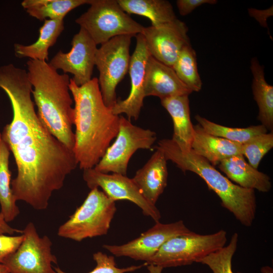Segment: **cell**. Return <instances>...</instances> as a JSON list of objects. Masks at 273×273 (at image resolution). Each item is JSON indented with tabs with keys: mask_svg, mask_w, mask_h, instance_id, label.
I'll return each instance as SVG.
<instances>
[{
	"mask_svg": "<svg viewBox=\"0 0 273 273\" xmlns=\"http://www.w3.org/2000/svg\"><path fill=\"white\" fill-rule=\"evenodd\" d=\"M0 88L8 96L13 111L12 121L1 132L17 166V175L11 181L13 194L16 201L36 210H45L53 193L63 187L78 163L73 151L40 120L26 70L13 64L1 66Z\"/></svg>",
	"mask_w": 273,
	"mask_h": 273,
	"instance_id": "obj_1",
	"label": "cell"
},
{
	"mask_svg": "<svg viewBox=\"0 0 273 273\" xmlns=\"http://www.w3.org/2000/svg\"><path fill=\"white\" fill-rule=\"evenodd\" d=\"M69 87L74 101L73 152L81 169L93 168L116 138L120 115L105 105L97 78L81 86L70 78Z\"/></svg>",
	"mask_w": 273,
	"mask_h": 273,
	"instance_id": "obj_2",
	"label": "cell"
},
{
	"mask_svg": "<svg viewBox=\"0 0 273 273\" xmlns=\"http://www.w3.org/2000/svg\"><path fill=\"white\" fill-rule=\"evenodd\" d=\"M26 65L40 120L55 137L73 151L74 111L69 75L59 74L46 61L29 59Z\"/></svg>",
	"mask_w": 273,
	"mask_h": 273,
	"instance_id": "obj_3",
	"label": "cell"
},
{
	"mask_svg": "<svg viewBox=\"0 0 273 273\" xmlns=\"http://www.w3.org/2000/svg\"><path fill=\"white\" fill-rule=\"evenodd\" d=\"M184 172L190 171L202 178L209 189L221 200L222 206L232 213L245 226H251L255 217L256 199L255 191L233 183L203 157L192 150L181 151L171 139H162L156 147Z\"/></svg>",
	"mask_w": 273,
	"mask_h": 273,
	"instance_id": "obj_4",
	"label": "cell"
},
{
	"mask_svg": "<svg viewBox=\"0 0 273 273\" xmlns=\"http://www.w3.org/2000/svg\"><path fill=\"white\" fill-rule=\"evenodd\" d=\"M116 209L115 201L98 188H94L82 204L60 225L57 234L77 242L105 235Z\"/></svg>",
	"mask_w": 273,
	"mask_h": 273,
	"instance_id": "obj_5",
	"label": "cell"
},
{
	"mask_svg": "<svg viewBox=\"0 0 273 273\" xmlns=\"http://www.w3.org/2000/svg\"><path fill=\"white\" fill-rule=\"evenodd\" d=\"M88 10L75 22L90 36L97 45L115 36L142 33L144 26L134 20L117 0H90Z\"/></svg>",
	"mask_w": 273,
	"mask_h": 273,
	"instance_id": "obj_6",
	"label": "cell"
},
{
	"mask_svg": "<svg viewBox=\"0 0 273 273\" xmlns=\"http://www.w3.org/2000/svg\"><path fill=\"white\" fill-rule=\"evenodd\" d=\"M227 241L226 231L201 235L191 231L172 237L164 243L147 263L162 267L187 265L222 248Z\"/></svg>",
	"mask_w": 273,
	"mask_h": 273,
	"instance_id": "obj_7",
	"label": "cell"
},
{
	"mask_svg": "<svg viewBox=\"0 0 273 273\" xmlns=\"http://www.w3.org/2000/svg\"><path fill=\"white\" fill-rule=\"evenodd\" d=\"M129 35L112 38L98 48L95 65L99 72L98 82L105 105L112 108L116 103V88L129 69L130 60Z\"/></svg>",
	"mask_w": 273,
	"mask_h": 273,
	"instance_id": "obj_8",
	"label": "cell"
},
{
	"mask_svg": "<svg viewBox=\"0 0 273 273\" xmlns=\"http://www.w3.org/2000/svg\"><path fill=\"white\" fill-rule=\"evenodd\" d=\"M115 139L94 169L104 173L126 175L133 154L139 149H150L157 136L155 132L136 126L129 119L120 116L119 130Z\"/></svg>",
	"mask_w": 273,
	"mask_h": 273,
	"instance_id": "obj_9",
	"label": "cell"
},
{
	"mask_svg": "<svg viewBox=\"0 0 273 273\" xmlns=\"http://www.w3.org/2000/svg\"><path fill=\"white\" fill-rule=\"evenodd\" d=\"M22 234L18 248L3 262L10 273H56L53 263H57V258L52 253L50 238L40 237L32 222L27 224Z\"/></svg>",
	"mask_w": 273,
	"mask_h": 273,
	"instance_id": "obj_10",
	"label": "cell"
},
{
	"mask_svg": "<svg viewBox=\"0 0 273 273\" xmlns=\"http://www.w3.org/2000/svg\"><path fill=\"white\" fill-rule=\"evenodd\" d=\"M83 171V179L90 190L100 188L115 202L128 200L139 207L144 215L150 216L155 222L159 221L161 217L159 210L144 197L132 178L118 173H102L94 168Z\"/></svg>",
	"mask_w": 273,
	"mask_h": 273,
	"instance_id": "obj_11",
	"label": "cell"
},
{
	"mask_svg": "<svg viewBox=\"0 0 273 273\" xmlns=\"http://www.w3.org/2000/svg\"><path fill=\"white\" fill-rule=\"evenodd\" d=\"M71 44L72 48L69 52L60 50L49 63L56 70L60 69L64 73L72 74V80L81 86L92 79L97 45L81 27L73 36Z\"/></svg>",
	"mask_w": 273,
	"mask_h": 273,
	"instance_id": "obj_12",
	"label": "cell"
},
{
	"mask_svg": "<svg viewBox=\"0 0 273 273\" xmlns=\"http://www.w3.org/2000/svg\"><path fill=\"white\" fill-rule=\"evenodd\" d=\"M183 220L169 223L159 221L139 237L121 245H104L103 247L117 257L149 261L162 245L170 238L190 232Z\"/></svg>",
	"mask_w": 273,
	"mask_h": 273,
	"instance_id": "obj_13",
	"label": "cell"
},
{
	"mask_svg": "<svg viewBox=\"0 0 273 273\" xmlns=\"http://www.w3.org/2000/svg\"><path fill=\"white\" fill-rule=\"evenodd\" d=\"M186 24L176 20L158 26L144 27L143 34L151 56L172 67L181 50L191 44Z\"/></svg>",
	"mask_w": 273,
	"mask_h": 273,
	"instance_id": "obj_14",
	"label": "cell"
},
{
	"mask_svg": "<svg viewBox=\"0 0 273 273\" xmlns=\"http://www.w3.org/2000/svg\"><path fill=\"white\" fill-rule=\"evenodd\" d=\"M136 46L130 56L128 72L131 88L129 94L124 100H117L111 108L117 115L125 114L128 119L136 120L143 106L145 94L146 65L151 56L147 48L144 37L140 33L136 36Z\"/></svg>",
	"mask_w": 273,
	"mask_h": 273,
	"instance_id": "obj_15",
	"label": "cell"
},
{
	"mask_svg": "<svg viewBox=\"0 0 273 273\" xmlns=\"http://www.w3.org/2000/svg\"><path fill=\"white\" fill-rule=\"evenodd\" d=\"M192 92L179 79L173 68L150 56L146 69L145 96L160 100L172 97L189 95Z\"/></svg>",
	"mask_w": 273,
	"mask_h": 273,
	"instance_id": "obj_16",
	"label": "cell"
},
{
	"mask_svg": "<svg viewBox=\"0 0 273 273\" xmlns=\"http://www.w3.org/2000/svg\"><path fill=\"white\" fill-rule=\"evenodd\" d=\"M167 161L163 152L156 148L148 161L132 178L144 197L154 205L167 186Z\"/></svg>",
	"mask_w": 273,
	"mask_h": 273,
	"instance_id": "obj_17",
	"label": "cell"
},
{
	"mask_svg": "<svg viewBox=\"0 0 273 273\" xmlns=\"http://www.w3.org/2000/svg\"><path fill=\"white\" fill-rule=\"evenodd\" d=\"M218 167L230 180L242 188L264 193L271 189L269 176L253 168L246 162L242 154L222 160Z\"/></svg>",
	"mask_w": 273,
	"mask_h": 273,
	"instance_id": "obj_18",
	"label": "cell"
},
{
	"mask_svg": "<svg viewBox=\"0 0 273 273\" xmlns=\"http://www.w3.org/2000/svg\"><path fill=\"white\" fill-rule=\"evenodd\" d=\"M193 127L192 151L206 159L213 166L218 165L226 158L242 154L241 144L209 134L198 124Z\"/></svg>",
	"mask_w": 273,
	"mask_h": 273,
	"instance_id": "obj_19",
	"label": "cell"
},
{
	"mask_svg": "<svg viewBox=\"0 0 273 273\" xmlns=\"http://www.w3.org/2000/svg\"><path fill=\"white\" fill-rule=\"evenodd\" d=\"M161 104L172 120L173 132L171 140L181 151H190L194 137V125L191 120L189 96L164 99L161 100Z\"/></svg>",
	"mask_w": 273,
	"mask_h": 273,
	"instance_id": "obj_20",
	"label": "cell"
},
{
	"mask_svg": "<svg viewBox=\"0 0 273 273\" xmlns=\"http://www.w3.org/2000/svg\"><path fill=\"white\" fill-rule=\"evenodd\" d=\"M64 29V20H44L36 41L29 45L14 44L15 56L19 58H28L47 62L49 60V48L55 44Z\"/></svg>",
	"mask_w": 273,
	"mask_h": 273,
	"instance_id": "obj_21",
	"label": "cell"
},
{
	"mask_svg": "<svg viewBox=\"0 0 273 273\" xmlns=\"http://www.w3.org/2000/svg\"><path fill=\"white\" fill-rule=\"evenodd\" d=\"M250 69L253 75L252 92L258 107V120L267 130L273 129V86L264 77V68L256 58L251 61Z\"/></svg>",
	"mask_w": 273,
	"mask_h": 273,
	"instance_id": "obj_22",
	"label": "cell"
},
{
	"mask_svg": "<svg viewBox=\"0 0 273 273\" xmlns=\"http://www.w3.org/2000/svg\"><path fill=\"white\" fill-rule=\"evenodd\" d=\"M122 10L149 19L152 26H158L177 19L170 3L166 0H117Z\"/></svg>",
	"mask_w": 273,
	"mask_h": 273,
	"instance_id": "obj_23",
	"label": "cell"
},
{
	"mask_svg": "<svg viewBox=\"0 0 273 273\" xmlns=\"http://www.w3.org/2000/svg\"><path fill=\"white\" fill-rule=\"evenodd\" d=\"M90 0H24L22 7L31 17L40 21L46 19L64 20L65 16L74 9Z\"/></svg>",
	"mask_w": 273,
	"mask_h": 273,
	"instance_id": "obj_24",
	"label": "cell"
},
{
	"mask_svg": "<svg viewBox=\"0 0 273 273\" xmlns=\"http://www.w3.org/2000/svg\"><path fill=\"white\" fill-rule=\"evenodd\" d=\"M10 154L9 148L2 139L0 132V212L7 222L13 221L20 213L11 188Z\"/></svg>",
	"mask_w": 273,
	"mask_h": 273,
	"instance_id": "obj_25",
	"label": "cell"
},
{
	"mask_svg": "<svg viewBox=\"0 0 273 273\" xmlns=\"http://www.w3.org/2000/svg\"><path fill=\"white\" fill-rule=\"evenodd\" d=\"M195 119L208 133L241 144L256 135L267 132V129L261 124L246 128H233L215 123L199 115H197Z\"/></svg>",
	"mask_w": 273,
	"mask_h": 273,
	"instance_id": "obj_26",
	"label": "cell"
},
{
	"mask_svg": "<svg viewBox=\"0 0 273 273\" xmlns=\"http://www.w3.org/2000/svg\"><path fill=\"white\" fill-rule=\"evenodd\" d=\"M172 68L192 92L201 90L202 82L197 68L196 54L191 44L181 50Z\"/></svg>",
	"mask_w": 273,
	"mask_h": 273,
	"instance_id": "obj_27",
	"label": "cell"
},
{
	"mask_svg": "<svg viewBox=\"0 0 273 273\" xmlns=\"http://www.w3.org/2000/svg\"><path fill=\"white\" fill-rule=\"evenodd\" d=\"M238 241V234L235 233L227 246L210 254L201 259L199 263L207 265L213 273H235L232 269V261L237 248Z\"/></svg>",
	"mask_w": 273,
	"mask_h": 273,
	"instance_id": "obj_28",
	"label": "cell"
},
{
	"mask_svg": "<svg viewBox=\"0 0 273 273\" xmlns=\"http://www.w3.org/2000/svg\"><path fill=\"white\" fill-rule=\"evenodd\" d=\"M272 147L273 132L270 131L256 135L242 144V154L257 169L262 158Z\"/></svg>",
	"mask_w": 273,
	"mask_h": 273,
	"instance_id": "obj_29",
	"label": "cell"
},
{
	"mask_svg": "<svg viewBox=\"0 0 273 273\" xmlns=\"http://www.w3.org/2000/svg\"><path fill=\"white\" fill-rule=\"evenodd\" d=\"M93 259L96 263L95 267L88 273H126L134 271L147 266L146 262L140 265H132L125 268L117 266L114 256L108 255L101 251L93 254ZM56 273H68L62 270L59 267H55Z\"/></svg>",
	"mask_w": 273,
	"mask_h": 273,
	"instance_id": "obj_30",
	"label": "cell"
},
{
	"mask_svg": "<svg viewBox=\"0 0 273 273\" xmlns=\"http://www.w3.org/2000/svg\"><path fill=\"white\" fill-rule=\"evenodd\" d=\"M23 239V234L18 236L0 235V263L15 251Z\"/></svg>",
	"mask_w": 273,
	"mask_h": 273,
	"instance_id": "obj_31",
	"label": "cell"
},
{
	"mask_svg": "<svg viewBox=\"0 0 273 273\" xmlns=\"http://www.w3.org/2000/svg\"><path fill=\"white\" fill-rule=\"evenodd\" d=\"M217 2L216 0H177L176 4L180 15L186 16L202 5H213Z\"/></svg>",
	"mask_w": 273,
	"mask_h": 273,
	"instance_id": "obj_32",
	"label": "cell"
},
{
	"mask_svg": "<svg viewBox=\"0 0 273 273\" xmlns=\"http://www.w3.org/2000/svg\"><path fill=\"white\" fill-rule=\"evenodd\" d=\"M248 12L250 16L254 18L262 27L267 28V19L272 15L273 9L272 6L264 10L250 8Z\"/></svg>",
	"mask_w": 273,
	"mask_h": 273,
	"instance_id": "obj_33",
	"label": "cell"
},
{
	"mask_svg": "<svg viewBox=\"0 0 273 273\" xmlns=\"http://www.w3.org/2000/svg\"><path fill=\"white\" fill-rule=\"evenodd\" d=\"M15 233L22 234V230L11 227L4 219V216L0 212V235H12Z\"/></svg>",
	"mask_w": 273,
	"mask_h": 273,
	"instance_id": "obj_34",
	"label": "cell"
},
{
	"mask_svg": "<svg viewBox=\"0 0 273 273\" xmlns=\"http://www.w3.org/2000/svg\"><path fill=\"white\" fill-rule=\"evenodd\" d=\"M147 266L148 273H162L163 268L161 266L154 264H148Z\"/></svg>",
	"mask_w": 273,
	"mask_h": 273,
	"instance_id": "obj_35",
	"label": "cell"
},
{
	"mask_svg": "<svg viewBox=\"0 0 273 273\" xmlns=\"http://www.w3.org/2000/svg\"><path fill=\"white\" fill-rule=\"evenodd\" d=\"M0 273H10V271L6 265L0 263Z\"/></svg>",
	"mask_w": 273,
	"mask_h": 273,
	"instance_id": "obj_36",
	"label": "cell"
}]
</instances>
